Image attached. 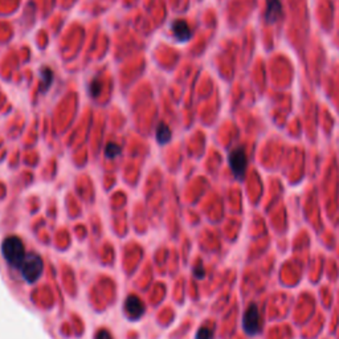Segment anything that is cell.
Here are the masks:
<instances>
[{"label":"cell","mask_w":339,"mask_h":339,"mask_svg":"<svg viewBox=\"0 0 339 339\" xmlns=\"http://www.w3.org/2000/svg\"><path fill=\"white\" fill-rule=\"evenodd\" d=\"M282 15V5L280 0H266L265 19L268 23H275Z\"/></svg>","instance_id":"obj_7"},{"label":"cell","mask_w":339,"mask_h":339,"mask_svg":"<svg viewBox=\"0 0 339 339\" xmlns=\"http://www.w3.org/2000/svg\"><path fill=\"white\" fill-rule=\"evenodd\" d=\"M228 162L236 179L243 180L248 167V158L243 147H237V148L232 150L228 156Z\"/></svg>","instance_id":"obj_3"},{"label":"cell","mask_w":339,"mask_h":339,"mask_svg":"<svg viewBox=\"0 0 339 339\" xmlns=\"http://www.w3.org/2000/svg\"><path fill=\"white\" fill-rule=\"evenodd\" d=\"M243 327L248 335H256L260 331V312L256 303L249 305L243 317Z\"/></svg>","instance_id":"obj_4"},{"label":"cell","mask_w":339,"mask_h":339,"mask_svg":"<svg viewBox=\"0 0 339 339\" xmlns=\"http://www.w3.org/2000/svg\"><path fill=\"white\" fill-rule=\"evenodd\" d=\"M193 273H195V275H196L197 278H203L204 277V269H203V265L202 264H199L197 266H195V269H193Z\"/></svg>","instance_id":"obj_14"},{"label":"cell","mask_w":339,"mask_h":339,"mask_svg":"<svg viewBox=\"0 0 339 339\" xmlns=\"http://www.w3.org/2000/svg\"><path fill=\"white\" fill-rule=\"evenodd\" d=\"M105 154L107 158H115V156H118L121 154V147L118 145H115V143H109L106 146Z\"/></svg>","instance_id":"obj_10"},{"label":"cell","mask_w":339,"mask_h":339,"mask_svg":"<svg viewBox=\"0 0 339 339\" xmlns=\"http://www.w3.org/2000/svg\"><path fill=\"white\" fill-rule=\"evenodd\" d=\"M40 77H42V83H40L39 92L44 93L49 89V86L52 85V81H53V72H52V69L48 68V66H44V68L40 69Z\"/></svg>","instance_id":"obj_8"},{"label":"cell","mask_w":339,"mask_h":339,"mask_svg":"<svg viewBox=\"0 0 339 339\" xmlns=\"http://www.w3.org/2000/svg\"><path fill=\"white\" fill-rule=\"evenodd\" d=\"M1 252H3L5 261L15 268L16 266L20 268L24 257L27 256L23 241L18 236H8L7 238H4V241L1 244Z\"/></svg>","instance_id":"obj_1"},{"label":"cell","mask_w":339,"mask_h":339,"mask_svg":"<svg viewBox=\"0 0 339 339\" xmlns=\"http://www.w3.org/2000/svg\"><path fill=\"white\" fill-rule=\"evenodd\" d=\"M172 32L179 42H188L192 37V31L184 20H176L172 24Z\"/></svg>","instance_id":"obj_6"},{"label":"cell","mask_w":339,"mask_h":339,"mask_svg":"<svg viewBox=\"0 0 339 339\" xmlns=\"http://www.w3.org/2000/svg\"><path fill=\"white\" fill-rule=\"evenodd\" d=\"M156 139H158V142L161 143V145L169 143L170 139H171V130L163 122L158 125V127H156Z\"/></svg>","instance_id":"obj_9"},{"label":"cell","mask_w":339,"mask_h":339,"mask_svg":"<svg viewBox=\"0 0 339 339\" xmlns=\"http://www.w3.org/2000/svg\"><path fill=\"white\" fill-rule=\"evenodd\" d=\"M90 92H92L93 97H97V94L100 92V84H98L97 80H94L92 83V85H90Z\"/></svg>","instance_id":"obj_13"},{"label":"cell","mask_w":339,"mask_h":339,"mask_svg":"<svg viewBox=\"0 0 339 339\" xmlns=\"http://www.w3.org/2000/svg\"><path fill=\"white\" fill-rule=\"evenodd\" d=\"M125 313H126L128 319L138 321L145 313V305L141 301V298L134 296V294L128 296L126 298V301H125Z\"/></svg>","instance_id":"obj_5"},{"label":"cell","mask_w":339,"mask_h":339,"mask_svg":"<svg viewBox=\"0 0 339 339\" xmlns=\"http://www.w3.org/2000/svg\"><path fill=\"white\" fill-rule=\"evenodd\" d=\"M196 339H212V331L208 327H200L197 330Z\"/></svg>","instance_id":"obj_11"},{"label":"cell","mask_w":339,"mask_h":339,"mask_svg":"<svg viewBox=\"0 0 339 339\" xmlns=\"http://www.w3.org/2000/svg\"><path fill=\"white\" fill-rule=\"evenodd\" d=\"M96 339H113V337H111V334L109 333V331L105 330V329H102V330L97 331Z\"/></svg>","instance_id":"obj_12"},{"label":"cell","mask_w":339,"mask_h":339,"mask_svg":"<svg viewBox=\"0 0 339 339\" xmlns=\"http://www.w3.org/2000/svg\"><path fill=\"white\" fill-rule=\"evenodd\" d=\"M42 269H44V264H42V257L36 253H27V256L24 257L23 262L20 265L21 275L29 284H33L35 281L40 278V275H42Z\"/></svg>","instance_id":"obj_2"}]
</instances>
